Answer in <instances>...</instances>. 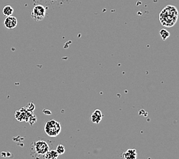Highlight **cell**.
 I'll list each match as a JSON object with an SVG mask.
<instances>
[{
    "label": "cell",
    "instance_id": "cell-1",
    "mask_svg": "<svg viewBox=\"0 0 179 159\" xmlns=\"http://www.w3.org/2000/svg\"><path fill=\"white\" fill-rule=\"evenodd\" d=\"M178 11L173 6H167L159 13V21L164 27H173L178 21Z\"/></svg>",
    "mask_w": 179,
    "mask_h": 159
},
{
    "label": "cell",
    "instance_id": "cell-2",
    "mask_svg": "<svg viewBox=\"0 0 179 159\" xmlns=\"http://www.w3.org/2000/svg\"><path fill=\"white\" fill-rule=\"evenodd\" d=\"M45 132L48 136L57 137L61 132V126L58 122L55 120H49L45 125Z\"/></svg>",
    "mask_w": 179,
    "mask_h": 159
},
{
    "label": "cell",
    "instance_id": "cell-3",
    "mask_svg": "<svg viewBox=\"0 0 179 159\" xmlns=\"http://www.w3.org/2000/svg\"><path fill=\"white\" fill-rule=\"evenodd\" d=\"M46 15V9L42 5H37L33 8L31 18L35 21H42Z\"/></svg>",
    "mask_w": 179,
    "mask_h": 159
},
{
    "label": "cell",
    "instance_id": "cell-4",
    "mask_svg": "<svg viewBox=\"0 0 179 159\" xmlns=\"http://www.w3.org/2000/svg\"><path fill=\"white\" fill-rule=\"evenodd\" d=\"M33 147H34V152L37 155H43V156L49 151L48 144L45 141H42V140L36 141L33 144Z\"/></svg>",
    "mask_w": 179,
    "mask_h": 159
},
{
    "label": "cell",
    "instance_id": "cell-5",
    "mask_svg": "<svg viewBox=\"0 0 179 159\" xmlns=\"http://www.w3.org/2000/svg\"><path fill=\"white\" fill-rule=\"evenodd\" d=\"M18 25V20L15 17L10 15V16H7L4 21V25L5 27L7 28L8 29H13Z\"/></svg>",
    "mask_w": 179,
    "mask_h": 159
},
{
    "label": "cell",
    "instance_id": "cell-6",
    "mask_svg": "<svg viewBox=\"0 0 179 159\" xmlns=\"http://www.w3.org/2000/svg\"><path fill=\"white\" fill-rule=\"evenodd\" d=\"M102 118H103V114H102V112L100 110H96L93 113V114L91 115V120H92L93 122L96 123V124L100 123Z\"/></svg>",
    "mask_w": 179,
    "mask_h": 159
},
{
    "label": "cell",
    "instance_id": "cell-7",
    "mask_svg": "<svg viewBox=\"0 0 179 159\" xmlns=\"http://www.w3.org/2000/svg\"><path fill=\"white\" fill-rule=\"evenodd\" d=\"M124 159H136L137 153L136 149H128L123 153Z\"/></svg>",
    "mask_w": 179,
    "mask_h": 159
},
{
    "label": "cell",
    "instance_id": "cell-8",
    "mask_svg": "<svg viewBox=\"0 0 179 159\" xmlns=\"http://www.w3.org/2000/svg\"><path fill=\"white\" fill-rule=\"evenodd\" d=\"M58 155H59L56 152V150H49L44 155V158H45V159H58Z\"/></svg>",
    "mask_w": 179,
    "mask_h": 159
},
{
    "label": "cell",
    "instance_id": "cell-9",
    "mask_svg": "<svg viewBox=\"0 0 179 159\" xmlns=\"http://www.w3.org/2000/svg\"><path fill=\"white\" fill-rule=\"evenodd\" d=\"M13 12H14L13 8H12V6H4V8H3V9H2L3 15H6V17L12 15V13H13Z\"/></svg>",
    "mask_w": 179,
    "mask_h": 159
},
{
    "label": "cell",
    "instance_id": "cell-10",
    "mask_svg": "<svg viewBox=\"0 0 179 159\" xmlns=\"http://www.w3.org/2000/svg\"><path fill=\"white\" fill-rule=\"evenodd\" d=\"M159 33L160 36H161V39L163 41H165L167 38H169V36H170V33H169L167 30H165V29H161V30L159 31Z\"/></svg>",
    "mask_w": 179,
    "mask_h": 159
},
{
    "label": "cell",
    "instance_id": "cell-11",
    "mask_svg": "<svg viewBox=\"0 0 179 159\" xmlns=\"http://www.w3.org/2000/svg\"><path fill=\"white\" fill-rule=\"evenodd\" d=\"M56 152H58V155H63L65 152V148L62 145H58L56 148Z\"/></svg>",
    "mask_w": 179,
    "mask_h": 159
}]
</instances>
